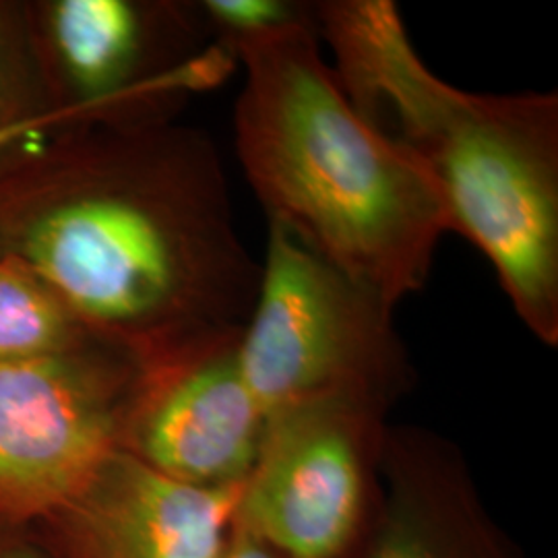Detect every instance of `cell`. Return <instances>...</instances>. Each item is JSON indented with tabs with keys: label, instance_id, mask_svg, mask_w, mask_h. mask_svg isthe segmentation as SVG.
<instances>
[{
	"label": "cell",
	"instance_id": "6da1fadb",
	"mask_svg": "<svg viewBox=\"0 0 558 558\" xmlns=\"http://www.w3.org/2000/svg\"><path fill=\"white\" fill-rule=\"evenodd\" d=\"M0 257L137 362L242 329L259 290L220 151L179 117L66 124L23 149L0 170Z\"/></svg>",
	"mask_w": 558,
	"mask_h": 558
},
{
	"label": "cell",
	"instance_id": "7a4b0ae2",
	"mask_svg": "<svg viewBox=\"0 0 558 558\" xmlns=\"http://www.w3.org/2000/svg\"><path fill=\"white\" fill-rule=\"evenodd\" d=\"M362 119L439 191L451 230L490 260L534 338L558 343V94H474L422 60L391 0L313 2Z\"/></svg>",
	"mask_w": 558,
	"mask_h": 558
},
{
	"label": "cell",
	"instance_id": "3957f363",
	"mask_svg": "<svg viewBox=\"0 0 558 558\" xmlns=\"http://www.w3.org/2000/svg\"><path fill=\"white\" fill-rule=\"evenodd\" d=\"M221 46L244 71L234 147L267 221L393 311L422 292L449 214L410 154L348 100L315 17Z\"/></svg>",
	"mask_w": 558,
	"mask_h": 558
},
{
	"label": "cell",
	"instance_id": "277c9868",
	"mask_svg": "<svg viewBox=\"0 0 558 558\" xmlns=\"http://www.w3.org/2000/svg\"><path fill=\"white\" fill-rule=\"evenodd\" d=\"M240 364L265 418L323 398L393 408L412 380L393 308L276 223L267 226Z\"/></svg>",
	"mask_w": 558,
	"mask_h": 558
},
{
	"label": "cell",
	"instance_id": "5b68a950",
	"mask_svg": "<svg viewBox=\"0 0 558 558\" xmlns=\"http://www.w3.org/2000/svg\"><path fill=\"white\" fill-rule=\"evenodd\" d=\"M23 15L54 131L174 119L236 62L207 41L199 2L23 0Z\"/></svg>",
	"mask_w": 558,
	"mask_h": 558
},
{
	"label": "cell",
	"instance_id": "8992f818",
	"mask_svg": "<svg viewBox=\"0 0 558 558\" xmlns=\"http://www.w3.org/2000/svg\"><path fill=\"white\" fill-rule=\"evenodd\" d=\"M391 408L323 398L265 418L240 486L236 525L281 558H352L380 502V453Z\"/></svg>",
	"mask_w": 558,
	"mask_h": 558
},
{
	"label": "cell",
	"instance_id": "52a82bcc",
	"mask_svg": "<svg viewBox=\"0 0 558 558\" xmlns=\"http://www.w3.org/2000/svg\"><path fill=\"white\" fill-rule=\"evenodd\" d=\"M137 360L108 341L0 364V532L32 530L119 449Z\"/></svg>",
	"mask_w": 558,
	"mask_h": 558
},
{
	"label": "cell",
	"instance_id": "ba28073f",
	"mask_svg": "<svg viewBox=\"0 0 558 558\" xmlns=\"http://www.w3.org/2000/svg\"><path fill=\"white\" fill-rule=\"evenodd\" d=\"M242 329L137 362L120 451L186 484H242L265 433V414L240 364Z\"/></svg>",
	"mask_w": 558,
	"mask_h": 558
},
{
	"label": "cell",
	"instance_id": "9c48e42d",
	"mask_svg": "<svg viewBox=\"0 0 558 558\" xmlns=\"http://www.w3.org/2000/svg\"><path fill=\"white\" fill-rule=\"evenodd\" d=\"M240 486L186 484L117 449L32 532L48 558H218Z\"/></svg>",
	"mask_w": 558,
	"mask_h": 558
},
{
	"label": "cell",
	"instance_id": "30bf717a",
	"mask_svg": "<svg viewBox=\"0 0 558 558\" xmlns=\"http://www.w3.org/2000/svg\"><path fill=\"white\" fill-rule=\"evenodd\" d=\"M356 558H521L458 445L420 426L387 428L380 502Z\"/></svg>",
	"mask_w": 558,
	"mask_h": 558
},
{
	"label": "cell",
	"instance_id": "8fae6325",
	"mask_svg": "<svg viewBox=\"0 0 558 558\" xmlns=\"http://www.w3.org/2000/svg\"><path fill=\"white\" fill-rule=\"evenodd\" d=\"M98 341L106 339L48 279L21 260L0 257V364L57 359Z\"/></svg>",
	"mask_w": 558,
	"mask_h": 558
},
{
	"label": "cell",
	"instance_id": "7c38bea8",
	"mask_svg": "<svg viewBox=\"0 0 558 558\" xmlns=\"http://www.w3.org/2000/svg\"><path fill=\"white\" fill-rule=\"evenodd\" d=\"M52 131L23 0H0V170Z\"/></svg>",
	"mask_w": 558,
	"mask_h": 558
},
{
	"label": "cell",
	"instance_id": "4fadbf2b",
	"mask_svg": "<svg viewBox=\"0 0 558 558\" xmlns=\"http://www.w3.org/2000/svg\"><path fill=\"white\" fill-rule=\"evenodd\" d=\"M201 15L218 44L259 38L313 21V2L292 0H203Z\"/></svg>",
	"mask_w": 558,
	"mask_h": 558
},
{
	"label": "cell",
	"instance_id": "5bb4252c",
	"mask_svg": "<svg viewBox=\"0 0 558 558\" xmlns=\"http://www.w3.org/2000/svg\"><path fill=\"white\" fill-rule=\"evenodd\" d=\"M0 558H48L32 530L0 532Z\"/></svg>",
	"mask_w": 558,
	"mask_h": 558
},
{
	"label": "cell",
	"instance_id": "9a60e30c",
	"mask_svg": "<svg viewBox=\"0 0 558 558\" xmlns=\"http://www.w3.org/2000/svg\"><path fill=\"white\" fill-rule=\"evenodd\" d=\"M218 558H281L234 523V530Z\"/></svg>",
	"mask_w": 558,
	"mask_h": 558
}]
</instances>
